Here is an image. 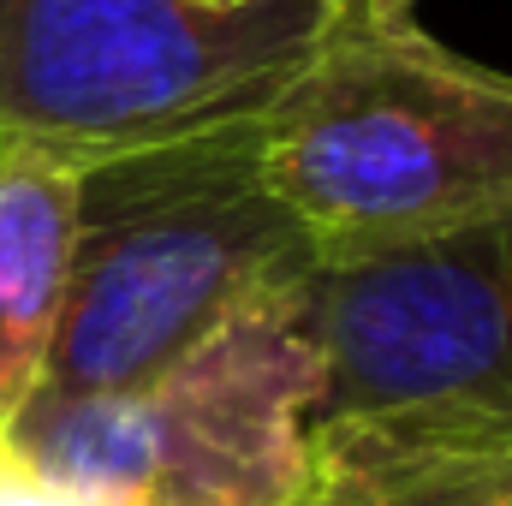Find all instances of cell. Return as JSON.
<instances>
[{
  "mask_svg": "<svg viewBox=\"0 0 512 506\" xmlns=\"http://www.w3.org/2000/svg\"><path fill=\"white\" fill-rule=\"evenodd\" d=\"M322 358L310 280L233 310L167 370L30 405L12 453L102 506H292L310 471Z\"/></svg>",
  "mask_w": 512,
  "mask_h": 506,
  "instance_id": "3",
  "label": "cell"
},
{
  "mask_svg": "<svg viewBox=\"0 0 512 506\" xmlns=\"http://www.w3.org/2000/svg\"><path fill=\"white\" fill-rule=\"evenodd\" d=\"M346 12H417V0H340Z\"/></svg>",
  "mask_w": 512,
  "mask_h": 506,
  "instance_id": "9",
  "label": "cell"
},
{
  "mask_svg": "<svg viewBox=\"0 0 512 506\" xmlns=\"http://www.w3.org/2000/svg\"><path fill=\"white\" fill-rule=\"evenodd\" d=\"M256 114L84 167L72 280L30 405L131 387L233 310L316 274L304 227L262 173Z\"/></svg>",
  "mask_w": 512,
  "mask_h": 506,
  "instance_id": "2",
  "label": "cell"
},
{
  "mask_svg": "<svg viewBox=\"0 0 512 506\" xmlns=\"http://www.w3.org/2000/svg\"><path fill=\"white\" fill-rule=\"evenodd\" d=\"M256 137L316 268L512 215V72L435 42L417 12L340 6Z\"/></svg>",
  "mask_w": 512,
  "mask_h": 506,
  "instance_id": "1",
  "label": "cell"
},
{
  "mask_svg": "<svg viewBox=\"0 0 512 506\" xmlns=\"http://www.w3.org/2000/svg\"><path fill=\"white\" fill-rule=\"evenodd\" d=\"M340 0H0V137L108 161L256 114Z\"/></svg>",
  "mask_w": 512,
  "mask_h": 506,
  "instance_id": "4",
  "label": "cell"
},
{
  "mask_svg": "<svg viewBox=\"0 0 512 506\" xmlns=\"http://www.w3.org/2000/svg\"><path fill=\"white\" fill-rule=\"evenodd\" d=\"M12 471V435H6V423H0V477Z\"/></svg>",
  "mask_w": 512,
  "mask_h": 506,
  "instance_id": "11",
  "label": "cell"
},
{
  "mask_svg": "<svg viewBox=\"0 0 512 506\" xmlns=\"http://www.w3.org/2000/svg\"><path fill=\"white\" fill-rule=\"evenodd\" d=\"M316 417H512V215L310 274Z\"/></svg>",
  "mask_w": 512,
  "mask_h": 506,
  "instance_id": "5",
  "label": "cell"
},
{
  "mask_svg": "<svg viewBox=\"0 0 512 506\" xmlns=\"http://www.w3.org/2000/svg\"><path fill=\"white\" fill-rule=\"evenodd\" d=\"M185 6H209V12H239V6H251V0H185Z\"/></svg>",
  "mask_w": 512,
  "mask_h": 506,
  "instance_id": "10",
  "label": "cell"
},
{
  "mask_svg": "<svg viewBox=\"0 0 512 506\" xmlns=\"http://www.w3.org/2000/svg\"><path fill=\"white\" fill-rule=\"evenodd\" d=\"M292 506H512V417L346 411L310 423Z\"/></svg>",
  "mask_w": 512,
  "mask_h": 506,
  "instance_id": "6",
  "label": "cell"
},
{
  "mask_svg": "<svg viewBox=\"0 0 512 506\" xmlns=\"http://www.w3.org/2000/svg\"><path fill=\"white\" fill-rule=\"evenodd\" d=\"M0 506H102V501H90V495H78V489H66V483L30 471V465L12 453V471L0 477Z\"/></svg>",
  "mask_w": 512,
  "mask_h": 506,
  "instance_id": "8",
  "label": "cell"
},
{
  "mask_svg": "<svg viewBox=\"0 0 512 506\" xmlns=\"http://www.w3.org/2000/svg\"><path fill=\"white\" fill-rule=\"evenodd\" d=\"M84 161L0 137V423L12 429L54 346V322L72 280Z\"/></svg>",
  "mask_w": 512,
  "mask_h": 506,
  "instance_id": "7",
  "label": "cell"
}]
</instances>
